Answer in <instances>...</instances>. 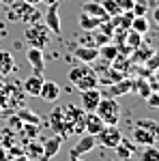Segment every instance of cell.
Segmentation results:
<instances>
[{
	"label": "cell",
	"mask_w": 159,
	"mask_h": 161,
	"mask_svg": "<svg viewBox=\"0 0 159 161\" xmlns=\"http://www.w3.org/2000/svg\"><path fill=\"white\" fill-rule=\"evenodd\" d=\"M24 153L28 155V159H37V161H41V157H43V146H41V144H37V142H30V144L26 146Z\"/></svg>",
	"instance_id": "obj_31"
},
{
	"label": "cell",
	"mask_w": 159,
	"mask_h": 161,
	"mask_svg": "<svg viewBox=\"0 0 159 161\" xmlns=\"http://www.w3.org/2000/svg\"><path fill=\"white\" fill-rule=\"evenodd\" d=\"M153 19H155L157 26H159V7H157V9H153Z\"/></svg>",
	"instance_id": "obj_38"
},
{
	"label": "cell",
	"mask_w": 159,
	"mask_h": 161,
	"mask_svg": "<svg viewBox=\"0 0 159 161\" xmlns=\"http://www.w3.org/2000/svg\"><path fill=\"white\" fill-rule=\"evenodd\" d=\"M62 140H65V137H62L60 133L48 137V140L43 142V157H41V161H49L54 155H58V150H60V146H62Z\"/></svg>",
	"instance_id": "obj_9"
},
{
	"label": "cell",
	"mask_w": 159,
	"mask_h": 161,
	"mask_svg": "<svg viewBox=\"0 0 159 161\" xmlns=\"http://www.w3.org/2000/svg\"><path fill=\"white\" fill-rule=\"evenodd\" d=\"M105 127V123L99 118V114L97 112H88L84 116V131L86 133H90V136H97L99 131Z\"/></svg>",
	"instance_id": "obj_14"
},
{
	"label": "cell",
	"mask_w": 159,
	"mask_h": 161,
	"mask_svg": "<svg viewBox=\"0 0 159 161\" xmlns=\"http://www.w3.org/2000/svg\"><path fill=\"white\" fill-rule=\"evenodd\" d=\"M73 56L80 62H95L99 58V47H95V45H77L73 50Z\"/></svg>",
	"instance_id": "obj_12"
},
{
	"label": "cell",
	"mask_w": 159,
	"mask_h": 161,
	"mask_svg": "<svg viewBox=\"0 0 159 161\" xmlns=\"http://www.w3.org/2000/svg\"><path fill=\"white\" fill-rule=\"evenodd\" d=\"M22 2H28V4H39L41 0H22Z\"/></svg>",
	"instance_id": "obj_41"
},
{
	"label": "cell",
	"mask_w": 159,
	"mask_h": 161,
	"mask_svg": "<svg viewBox=\"0 0 159 161\" xmlns=\"http://www.w3.org/2000/svg\"><path fill=\"white\" fill-rule=\"evenodd\" d=\"M95 112L99 114V118L105 125H118V118H121V105L116 97H101V101L97 103Z\"/></svg>",
	"instance_id": "obj_4"
},
{
	"label": "cell",
	"mask_w": 159,
	"mask_h": 161,
	"mask_svg": "<svg viewBox=\"0 0 159 161\" xmlns=\"http://www.w3.org/2000/svg\"><path fill=\"white\" fill-rule=\"evenodd\" d=\"M2 2H9V4H11V2H13V0H2Z\"/></svg>",
	"instance_id": "obj_43"
},
{
	"label": "cell",
	"mask_w": 159,
	"mask_h": 161,
	"mask_svg": "<svg viewBox=\"0 0 159 161\" xmlns=\"http://www.w3.org/2000/svg\"><path fill=\"white\" fill-rule=\"evenodd\" d=\"M140 161H159V148L155 144L144 146V150L140 153Z\"/></svg>",
	"instance_id": "obj_29"
},
{
	"label": "cell",
	"mask_w": 159,
	"mask_h": 161,
	"mask_svg": "<svg viewBox=\"0 0 159 161\" xmlns=\"http://www.w3.org/2000/svg\"><path fill=\"white\" fill-rule=\"evenodd\" d=\"M41 86H43V77H41V75H30L24 84H22L24 92H26V95H30V97H39Z\"/></svg>",
	"instance_id": "obj_18"
},
{
	"label": "cell",
	"mask_w": 159,
	"mask_h": 161,
	"mask_svg": "<svg viewBox=\"0 0 159 161\" xmlns=\"http://www.w3.org/2000/svg\"><path fill=\"white\" fill-rule=\"evenodd\" d=\"M39 97L43 101H48V103H54V101H58V97H60V86L56 82H45L43 80V86L39 90Z\"/></svg>",
	"instance_id": "obj_13"
},
{
	"label": "cell",
	"mask_w": 159,
	"mask_h": 161,
	"mask_svg": "<svg viewBox=\"0 0 159 161\" xmlns=\"http://www.w3.org/2000/svg\"><path fill=\"white\" fill-rule=\"evenodd\" d=\"M153 77H155V80H159V67L155 69V73H153Z\"/></svg>",
	"instance_id": "obj_42"
},
{
	"label": "cell",
	"mask_w": 159,
	"mask_h": 161,
	"mask_svg": "<svg viewBox=\"0 0 159 161\" xmlns=\"http://www.w3.org/2000/svg\"><path fill=\"white\" fill-rule=\"evenodd\" d=\"M114 153H116L118 161H129L131 157H133V153H135V144L129 142V140H121V142L114 146Z\"/></svg>",
	"instance_id": "obj_16"
},
{
	"label": "cell",
	"mask_w": 159,
	"mask_h": 161,
	"mask_svg": "<svg viewBox=\"0 0 159 161\" xmlns=\"http://www.w3.org/2000/svg\"><path fill=\"white\" fill-rule=\"evenodd\" d=\"M142 64H144V73H146V75H153V73H155V69L159 67V50L153 52V54H150V56H148Z\"/></svg>",
	"instance_id": "obj_28"
},
{
	"label": "cell",
	"mask_w": 159,
	"mask_h": 161,
	"mask_svg": "<svg viewBox=\"0 0 159 161\" xmlns=\"http://www.w3.org/2000/svg\"><path fill=\"white\" fill-rule=\"evenodd\" d=\"M41 2H45L48 7H52V4H58V0H41Z\"/></svg>",
	"instance_id": "obj_40"
},
{
	"label": "cell",
	"mask_w": 159,
	"mask_h": 161,
	"mask_svg": "<svg viewBox=\"0 0 159 161\" xmlns=\"http://www.w3.org/2000/svg\"><path fill=\"white\" fill-rule=\"evenodd\" d=\"M99 56L103 58L105 62H112L116 56H118V45L110 41V43H105V45H101V50H99Z\"/></svg>",
	"instance_id": "obj_25"
},
{
	"label": "cell",
	"mask_w": 159,
	"mask_h": 161,
	"mask_svg": "<svg viewBox=\"0 0 159 161\" xmlns=\"http://www.w3.org/2000/svg\"><path fill=\"white\" fill-rule=\"evenodd\" d=\"M49 127L56 131V133H60L62 131V105H56L54 110L49 112ZM62 136V133H60Z\"/></svg>",
	"instance_id": "obj_24"
},
{
	"label": "cell",
	"mask_w": 159,
	"mask_h": 161,
	"mask_svg": "<svg viewBox=\"0 0 159 161\" xmlns=\"http://www.w3.org/2000/svg\"><path fill=\"white\" fill-rule=\"evenodd\" d=\"M15 69V64H13V56L9 52H2L0 50V75H9Z\"/></svg>",
	"instance_id": "obj_26"
},
{
	"label": "cell",
	"mask_w": 159,
	"mask_h": 161,
	"mask_svg": "<svg viewBox=\"0 0 159 161\" xmlns=\"http://www.w3.org/2000/svg\"><path fill=\"white\" fill-rule=\"evenodd\" d=\"M146 103L150 105V108H159V92L157 90H153V92L146 97Z\"/></svg>",
	"instance_id": "obj_34"
},
{
	"label": "cell",
	"mask_w": 159,
	"mask_h": 161,
	"mask_svg": "<svg viewBox=\"0 0 159 161\" xmlns=\"http://www.w3.org/2000/svg\"><path fill=\"white\" fill-rule=\"evenodd\" d=\"M28 161H37V159H28Z\"/></svg>",
	"instance_id": "obj_44"
},
{
	"label": "cell",
	"mask_w": 159,
	"mask_h": 161,
	"mask_svg": "<svg viewBox=\"0 0 159 161\" xmlns=\"http://www.w3.org/2000/svg\"><path fill=\"white\" fill-rule=\"evenodd\" d=\"M101 22H103V19L93 17V15H88V13H84V11L80 13V28H82V30H88V32H90V30H97Z\"/></svg>",
	"instance_id": "obj_20"
},
{
	"label": "cell",
	"mask_w": 159,
	"mask_h": 161,
	"mask_svg": "<svg viewBox=\"0 0 159 161\" xmlns=\"http://www.w3.org/2000/svg\"><path fill=\"white\" fill-rule=\"evenodd\" d=\"M9 159V150H7V146H0V161H7Z\"/></svg>",
	"instance_id": "obj_37"
},
{
	"label": "cell",
	"mask_w": 159,
	"mask_h": 161,
	"mask_svg": "<svg viewBox=\"0 0 159 161\" xmlns=\"http://www.w3.org/2000/svg\"><path fill=\"white\" fill-rule=\"evenodd\" d=\"M101 4H103L105 13H108V17H116V15H121V13H122V9L118 7V2H116V0H103Z\"/></svg>",
	"instance_id": "obj_32"
},
{
	"label": "cell",
	"mask_w": 159,
	"mask_h": 161,
	"mask_svg": "<svg viewBox=\"0 0 159 161\" xmlns=\"http://www.w3.org/2000/svg\"><path fill=\"white\" fill-rule=\"evenodd\" d=\"M95 146H97V137L90 136V133H86L82 140H77V144H75V146L69 150V153L80 157V155H86V153H90V150L95 148Z\"/></svg>",
	"instance_id": "obj_15"
},
{
	"label": "cell",
	"mask_w": 159,
	"mask_h": 161,
	"mask_svg": "<svg viewBox=\"0 0 159 161\" xmlns=\"http://www.w3.org/2000/svg\"><path fill=\"white\" fill-rule=\"evenodd\" d=\"M26 58L30 62V67H32V71L35 75H43V69H45V60H43V50H39V47H28L26 52Z\"/></svg>",
	"instance_id": "obj_7"
},
{
	"label": "cell",
	"mask_w": 159,
	"mask_h": 161,
	"mask_svg": "<svg viewBox=\"0 0 159 161\" xmlns=\"http://www.w3.org/2000/svg\"><path fill=\"white\" fill-rule=\"evenodd\" d=\"M146 2H133V7H131V13L133 15H146Z\"/></svg>",
	"instance_id": "obj_33"
},
{
	"label": "cell",
	"mask_w": 159,
	"mask_h": 161,
	"mask_svg": "<svg viewBox=\"0 0 159 161\" xmlns=\"http://www.w3.org/2000/svg\"><path fill=\"white\" fill-rule=\"evenodd\" d=\"M43 24L49 28L52 35H60L62 28H60V11H58V4H52V7H49V11L45 13Z\"/></svg>",
	"instance_id": "obj_10"
},
{
	"label": "cell",
	"mask_w": 159,
	"mask_h": 161,
	"mask_svg": "<svg viewBox=\"0 0 159 161\" xmlns=\"http://www.w3.org/2000/svg\"><path fill=\"white\" fill-rule=\"evenodd\" d=\"M118 2V7H121L122 11H131V7H133L135 0H116Z\"/></svg>",
	"instance_id": "obj_35"
},
{
	"label": "cell",
	"mask_w": 159,
	"mask_h": 161,
	"mask_svg": "<svg viewBox=\"0 0 159 161\" xmlns=\"http://www.w3.org/2000/svg\"><path fill=\"white\" fill-rule=\"evenodd\" d=\"M24 39H26L28 45L43 50V47L49 43V39H52V32H49V28L45 24H41V22H32V24H26Z\"/></svg>",
	"instance_id": "obj_3"
},
{
	"label": "cell",
	"mask_w": 159,
	"mask_h": 161,
	"mask_svg": "<svg viewBox=\"0 0 159 161\" xmlns=\"http://www.w3.org/2000/svg\"><path fill=\"white\" fill-rule=\"evenodd\" d=\"M131 90H135L142 99H146L148 95L153 92V84L146 82V77H138V80H133V88H131Z\"/></svg>",
	"instance_id": "obj_22"
},
{
	"label": "cell",
	"mask_w": 159,
	"mask_h": 161,
	"mask_svg": "<svg viewBox=\"0 0 159 161\" xmlns=\"http://www.w3.org/2000/svg\"><path fill=\"white\" fill-rule=\"evenodd\" d=\"M7 161H28V155H26V153H22V155H13V157H9Z\"/></svg>",
	"instance_id": "obj_36"
},
{
	"label": "cell",
	"mask_w": 159,
	"mask_h": 161,
	"mask_svg": "<svg viewBox=\"0 0 159 161\" xmlns=\"http://www.w3.org/2000/svg\"><path fill=\"white\" fill-rule=\"evenodd\" d=\"M131 137H133V144H140V146H148V144H155V142H157L146 129H142V127H138V125H135L133 131H131Z\"/></svg>",
	"instance_id": "obj_19"
},
{
	"label": "cell",
	"mask_w": 159,
	"mask_h": 161,
	"mask_svg": "<svg viewBox=\"0 0 159 161\" xmlns=\"http://www.w3.org/2000/svg\"><path fill=\"white\" fill-rule=\"evenodd\" d=\"M101 90L97 88H88V90H82V110L84 112H95L97 103L101 101Z\"/></svg>",
	"instance_id": "obj_8"
},
{
	"label": "cell",
	"mask_w": 159,
	"mask_h": 161,
	"mask_svg": "<svg viewBox=\"0 0 159 161\" xmlns=\"http://www.w3.org/2000/svg\"><path fill=\"white\" fill-rule=\"evenodd\" d=\"M82 11L93 15V17H99V19H108V13L103 9V4L97 2V0H86L84 4H82Z\"/></svg>",
	"instance_id": "obj_17"
},
{
	"label": "cell",
	"mask_w": 159,
	"mask_h": 161,
	"mask_svg": "<svg viewBox=\"0 0 159 161\" xmlns=\"http://www.w3.org/2000/svg\"><path fill=\"white\" fill-rule=\"evenodd\" d=\"M9 17L13 22H24V24H32L41 19V13L37 11V4H28V2H15L9 11Z\"/></svg>",
	"instance_id": "obj_5"
},
{
	"label": "cell",
	"mask_w": 159,
	"mask_h": 161,
	"mask_svg": "<svg viewBox=\"0 0 159 161\" xmlns=\"http://www.w3.org/2000/svg\"><path fill=\"white\" fill-rule=\"evenodd\" d=\"M95 137H97V144L105 146V148H114L122 140V133H121V129H118V125H105Z\"/></svg>",
	"instance_id": "obj_6"
},
{
	"label": "cell",
	"mask_w": 159,
	"mask_h": 161,
	"mask_svg": "<svg viewBox=\"0 0 159 161\" xmlns=\"http://www.w3.org/2000/svg\"><path fill=\"white\" fill-rule=\"evenodd\" d=\"M67 77H69V82H71L77 90H88V88L99 86V75L93 67H88V62L80 64V67H71Z\"/></svg>",
	"instance_id": "obj_1"
},
{
	"label": "cell",
	"mask_w": 159,
	"mask_h": 161,
	"mask_svg": "<svg viewBox=\"0 0 159 161\" xmlns=\"http://www.w3.org/2000/svg\"><path fill=\"white\" fill-rule=\"evenodd\" d=\"M135 125L142 127V129H146L155 140H159V123H157V120H153V118H140Z\"/></svg>",
	"instance_id": "obj_27"
},
{
	"label": "cell",
	"mask_w": 159,
	"mask_h": 161,
	"mask_svg": "<svg viewBox=\"0 0 159 161\" xmlns=\"http://www.w3.org/2000/svg\"><path fill=\"white\" fill-rule=\"evenodd\" d=\"M69 161H84V159H80L77 155H71V153H69Z\"/></svg>",
	"instance_id": "obj_39"
},
{
	"label": "cell",
	"mask_w": 159,
	"mask_h": 161,
	"mask_svg": "<svg viewBox=\"0 0 159 161\" xmlns=\"http://www.w3.org/2000/svg\"><path fill=\"white\" fill-rule=\"evenodd\" d=\"M122 43H125L129 50L133 52L135 47H140L144 41H142V35H140V32H135V30H131V28H129V30L125 32V37H122Z\"/></svg>",
	"instance_id": "obj_21"
},
{
	"label": "cell",
	"mask_w": 159,
	"mask_h": 161,
	"mask_svg": "<svg viewBox=\"0 0 159 161\" xmlns=\"http://www.w3.org/2000/svg\"><path fill=\"white\" fill-rule=\"evenodd\" d=\"M129 28L135 30V32H140V35H146L148 30H150V24H148L146 15H133V19H131Z\"/></svg>",
	"instance_id": "obj_23"
},
{
	"label": "cell",
	"mask_w": 159,
	"mask_h": 161,
	"mask_svg": "<svg viewBox=\"0 0 159 161\" xmlns=\"http://www.w3.org/2000/svg\"><path fill=\"white\" fill-rule=\"evenodd\" d=\"M84 131V110H77L73 103L62 105V137Z\"/></svg>",
	"instance_id": "obj_2"
},
{
	"label": "cell",
	"mask_w": 159,
	"mask_h": 161,
	"mask_svg": "<svg viewBox=\"0 0 159 161\" xmlns=\"http://www.w3.org/2000/svg\"><path fill=\"white\" fill-rule=\"evenodd\" d=\"M17 116H20V120L22 123H30V125H41V118H39L37 114L32 110H26V108H22V110L17 112Z\"/></svg>",
	"instance_id": "obj_30"
},
{
	"label": "cell",
	"mask_w": 159,
	"mask_h": 161,
	"mask_svg": "<svg viewBox=\"0 0 159 161\" xmlns=\"http://www.w3.org/2000/svg\"><path fill=\"white\" fill-rule=\"evenodd\" d=\"M131 88H133V80H131V77H122L118 82L108 84V97H122V95H127Z\"/></svg>",
	"instance_id": "obj_11"
}]
</instances>
